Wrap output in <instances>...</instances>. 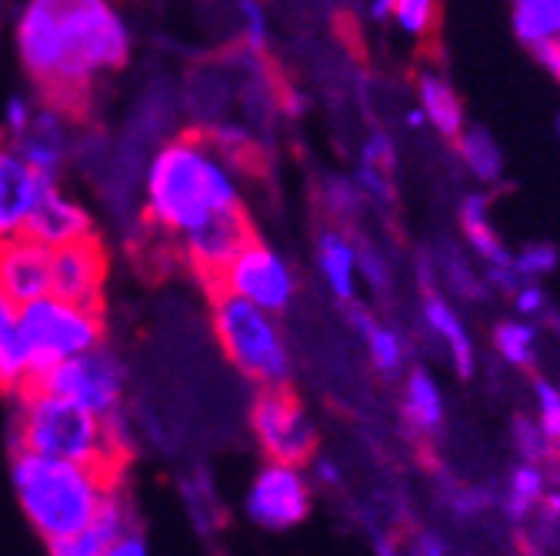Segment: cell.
I'll use <instances>...</instances> for the list:
<instances>
[{"instance_id":"cell-9","label":"cell","mask_w":560,"mask_h":556,"mask_svg":"<svg viewBox=\"0 0 560 556\" xmlns=\"http://www.w3.org/2000/svg\"><path fill=\"white\" fill-rule=\"evenodd\" d=\"M247 430L264 460L307 466L320 450V430L314 416L291 387L257 390L247 410Z\"/></svg>"},{"instance_id":"cell-35","label":"cell","mask_w":560,"mask_h":556,"mask_svg":"<svg viewBox=\"0 0 560 556\" xmlns=\"http://www.w3.org/2000/svg\"><path fill=\"white\" fill-rule=\"evenodd\" d=\"M560 263V250L547 240H534L527 244L524 250L514 253V273L517 281H544V276H550Z\"/></svg>"},{"instance_id":"cell-44","label":"cell","mask_w":560,"mask_h":556,"mask_svg":"<svg viewBox=\"0 0 560 556\" xmlns=\"http://www.w3.org/2000/svg\"><path fill=\"white\" fill-rule=\"evenodd\" d=\"M527 50L534 54V60L550 74V81L560 84V37L540 40V44H534V47H527Z\"/></svg>"},{"instance_id":"cell-26","label":"cell","mask_w":560,"mask_h":556,"mask_svg":"<svg viewBox=\"0 0 560 556\" xmlns=\"http://www.w3.org/2000/svg\"><path fill=\"white\" fill-rule=\"evenodd\" d=\"M454 151L460 157V164L467 167V174L483 184V187H494L504 180V151L498 144V137L490 133L487 127L474 123V127H464V133L454 141Z\"/></svg>"},{"instance_id":"cell-32","label":"cell","mask_w":560,"mask_h":556,"mask_svg":"<svg viewBox=\"0 0 560 556\" xmlns=\"http://www.w3.org/2000/svg\"><path fill=\"white\" fill-rule=\"evenodd\" d=\"M234 14H237V34L244 50L260 54L270 47V17L264 0H234Z\"/></svg>"},{"instance_id":"cell-18","label":"cell","mask_w":560,"mask_h":556,"mask_svg":"<svg viewBox=\"0 0 560 556\" xmlns=\"http://www.w3.org/2000/svg\"><path fill=\"white\" fill-rule=\"evenodd\" d=\"M400 421L410 437L434 440L447 427V393L431 367L410 364L400 377Z\"/></svg>"},{"instance_id":"cell-7","label":"cell","mask_w":560,"mask_h":556,"mask_svg":"<svg viewBox=\"0 0 560 556\" xmlns=\"http://www.w3.org/2000/svg\"><path fill=\"white\" fill-rule=\"evenodd\" d=\"M34 383L91 410L101 421H110V416L127 410L130 367L110 343H101L74 360H63V364L40 370Z\"/></svg>"},{"instance_id":"cell-2","label":"cell","mask_w":560,"mask_h":556,"mask_svg":"<svg viewBox=\"0 0 560 556\" xmlns=\"http://www.w3.org/2000/svg\"><path fill=\"white\" fill-rule=\"evenodd\" d=\"M144 221L171 244L234 206H244L241 164L203 130L174 133L151 154L140 184Z\"/></svg>"},{"instance_id":"cell-23","label":"cell","mask_w":560,"mask_h":556,"mask_svg":"<svg viewBox=\"0 0 560 556\" xmlns=\"http://www.w3.org/2000/svg\"><path fill=\"white\" fill-rule=\"evenodd\" d=\"M350 323H354V333L364 343V354L381 377H404L410 370V343L397 327L377 320L358 304L350 307Z\"/></svg>"},{"instance_id":"cell-22","label":"cell","mask_w":560,"mask_h":556,"mask_svg":"<svg viewBox=\"0 0 560 556\" xmlns=\"http://www.w3.org/2000/svg\"><path fill=\"white\" fill-rule=\"evenodd\" d=\"M37 380V364L24 336L21 307L0 297V390L8 397L27 390Z\"/></svg>"},{"instance_id":"cell-29","label":"cell","mask_w":560,"mask_h":556,"mask_svg":"<svg viewBox=\"0 0 560 556\" xmlns=\"http://www.w3.org/2000/svg\"><path fill=\"white\" fill-rule=\"evenodd\" d=\"M320 206L324 214L334 221V227L347 230V224H354L364 214V193L358 187V180H347V177H327L320 187Z\"/></svg>"},{"instance_id":"cell-45","label":"cell","mask_w":560,"mask_h":556,"mask_svg":"<svg viewBox=\"0 0 560 556\" xmlns=\"http://www.w3.org/2000/svg\"><path fill=\"white\" fill-rule=\"evenodd\" d=\"M397 11V0H371V17L374 21H390Z\"/></svg>"},{"instance_id":"cell-15","label":"cell","mask_w":560,"mask_h":556,"mask_svg":"<svg viewBox=\"0 0 560 556\" xmlns=\"http://www.w3.org/2000/svg\"><path fill=\"white\" fill-rule=\"evenodd\" d=\"M27 237L44 244L47 250H60L97 237V224L91 206L78 193H70L60 184H47L27 221Z\"/></svg>"},{"instance_id":"cell-21","label":"cell","mask_w":560,"mask_h":556,"mask_svg":"<svg viewBox=\"0 0 560 556\" xmlns=\"http://www.w3.org/2000/svg\"><path fill=\"white\" fill-rule=\"evenodd\" d=\"M557 483L553 466L550 463H537V460H517L508 470L504 490H501V513L514 523V527H527L534 520V513L540 510L544 497L550 494V486Z\"/></svg>"},{"instance_id":"cell-13","label":"cell","mask_w":560,"mask_h":556,"mask_svg":"<svg viewBox=\"0 0 560 556\" xmlns=\"http://www.w3.org/2000/svg\"><path fill=\"white\" fill-rule=\"evenodd\" d=\"M457 224L470 253L480 260L487 284L498 287L501 294H511L521 281L514 273V250H508V244L501 240L494 224H490V197L480 190L467 193L457 206Z\"/></svg>"},{"instance_id":"cell-10","label":"cell","mask_w":560,"mask_h":556,"mask_svg":"<svg viewBox=\"0 0 560 556\" xmlns=\"http://www.w3.org/2000/svg\"><path fill=\"white\" fill-rule=\"evenodd\" d=\"M228 294H237L241 300H250L260 310L270 314H288L298 304L301 294V276L298 267L270 247L267 240L254 237L221 273V281L214 284Z\"/></svg>"},{"instance_id":"cell-36","label":"cell","mask_w":560,"mask_h":556,"mask_svg":"<svg viewBox=\"0 0 560 556\" xmlns=\"http://www.w3.org/2000/svg\"><path fill=\"white\" fill-rule=\"evenodd\" d=\"M37 104H40V94L37 91H18V94H11L4 100V107H0V137H8V141H11V137H18L31 123Z\"/></svg>"},{"instance_id":"cell-24","label":"cell","mask_w":560,"mask_h":556,"mask_svg":"<svg viewBox=\"0 0 560 556\" xmlns=\"http://www.w3.org/2000/svg\"><path fill=\"white\" fill-rule=\"evenodd\" d=\"M417 107L424 110L434 133L444 137V141H451V144L467 127L460 94L454 91V84L441 71H434V67H424V71L417 74Z\"/></svg>"},{"instance_id":"cell-37","label":"cell","mask_w":560,"mask_h":556,"mask_svg":"<svg viewBox=\"0 0 560 556\" xmlns=\"http://www.w3.org/2000/svg\"><path fill=\"white\" fill-rule=\"evenodd\" d=\"M511 307H514V317H524V320H544L550 314V300H547V291L544 284L537 281H521L511 294Z\"/></svg>"},{"instance_id":"cell-39","label":"cell","mask_w":560,"mask_h":556,"mask_svg":"<svg viewBox=\"0 0 560 556\" xmlns=\"http://www.w3.org/2000/svg\"><path fill=\"white\" fill-rule=\"evenodd\" d=\"M381 556H451V546L438 533L420 530L407 543H381Z\"/></svg>"},{"instance_id":"cell-20","label":"cell","mask_w":560,"mask_h":556,"mask_svg":"<svg viewBox=\"0 0 560 556\" xmlns=\"http://www.w3.org/2000/svg\"><path fill=\"white\" fill-rule=\"evenodd\" d=\"M314 267L320 273V281L327 294L343 304H358V287H361V257H358V240L340 227H324L317 230L314 240Z\"/></svg>"},{"instance_id":"cell-12","label":"cell","mask_w":560,"mask_h":556,"mask_svg":"<svg viewBox=\"0 0 560 556\" xmlns=\"http://www.w3.org/2000/svg\"><path fill=\"white\" fill-rule=\"evenodd\" d=\"M11 144L21 151V157L47 180L60 184L67 164L78 154V133H74V110L40 97L31 123L11 137Z\"/></svg>"},{"instance_id":"cell-6","label":"cell","mask_w":560,"mask_h":556,"mask_svg":"<svg viewBox=\"0 0 560 556\" xmlns=\"http://www.w3.org/2000/svg\"><path fill=\"white\" fill-rule=\"evenodd\" d=\"M21 323H24V336L34 354L37 374L107 343L104 307H84V304L63 300L54 294L24 304Z\"/></svg>"},{"instance_id":"cell-17","label":"cell","mask_w":560,"mask_h":556,"mask_svg":"<svg viewBox=\"0 0 560 556\" xmlns=\"http://www.w3.org/2000/svg\"><path fill=\"white\" fill-rule=\"evenodd\" d=\"M50 253L27 234L0 240V297L24 307L50 294Z\"/></svg>"},{"instance_id":"cell-19","label":"cell","mask_w":560,"mask_h":556,"mask_svg":"<svg viewBox=\"0 0 560 556\" xmlns=\"http://www.w3.org/2000/svg\"><path fill=\"white\" fill-rule=\"evenodd\" d=\"M420 327H424V333L444 351V357L457 377H464V380L474 377L477 343H474L467 320L460 317V310L447 297H441L438 291L424 294V300H420Z\"/></svg>"},{"instance_id":"cell-42","label":"cell","mask_w":560,"mask_h":556,"mask_svg":"<svg viewBox=\"0 0 560 556\" xmlns=\"http://www.w3.org/2000/svg\"><path fill=\"white\" fill-rule=\"evenodd\" d=\"M307 473H311L314 486H324V490H340L343 480H347L343 463H340L337 457H330V453H320V450H317L314 460L307 463Z\"/></svg>"},{"instance_id":"cell-3","label":"cell","mask_w":560,"mask_h":556,"mask_svg":"<svg viewBox=\"0 0 560 556\" xmlns=\"http://www.w3.org/2000/svg\"><path fill=\"white\" fill-rule=\"evenodd\" d=\"M124 470H104L88 463L54 460L40 453L11 450V490L31 523L47 543H60L84 533L104 510L114 480Z\"/></svg>"},{"instance_id":"cell-14","label":"cell","mask_w":560,"mask_h":556,"mask_svg":"<svg viewBox=\"0 0 560 556\" xmlns=\"http://www.w3.org/2000/svg\"><path fill=\"white\" fill-rule=\"evenodd\" d=\"M107 250L97 237L50 253V294L84 307H104Z\"/></svg>"},{"instance_id":"cell-40","label":"cell","mask_w":560,"mask_h":556,"mask_svg":"<svg viewBox=\"0 0 560 556\" xmlns=\"http://www.w3.org/2000/svg\"><path fill=\"white\" fill-rule=\"evenodd\" d=\"M361 164L377 167V170L394 177V170H397V144L390 141V133L377 130V133L368 137L364 147H361Z\"/></svg>"},{"instance_id":"cell-8","label":"cell","mask_w":560,"mask_h":556,"mask_svg":"<svg viewBox=\"0 0 560 556\" xmlns=\"http://www.w3.org/2000/svg\"><path fill=\"white\" fill-rule=\"evenodd\" d=\"M314 490L307 466L260 460L241 494V513L260 533H291L314 513Z\"/></svg>"},{"instance_id":"cell-41","label":"cell","mask_w":560,"mask_h":556,"mask_svg":"<svg viewBox=\"0 0 560 556\" xmlns=\"http://www.w3.org/2000/svg\"><path fill=\"white\" fill-rule=\"evenodd\" d=\"M101 556H154V549H151V540H148L144 527H130V530L117 533L101 549Z\"/></svg>"},{"instance_id":"cell-30","label":"cell","mask_w":560,"mask_h":556,"mask_svg":"<svg viewBox=\"0 0 560 556\" xmlns=\"http://www.w3.org/2000/svg\"><path fill=\"white\" fill-rule=\"evenodd\" d=\"M530 416L547 443L560 453V383L553 377L537 374L530 380Z\"/></svg>"},{"instance_id":"cell-47","label":"cell","mask_w":560,"mask_h":556,"mask_svg":"<svg viewBox=\"0 0 560 556\" xmlns=\"http://www.w3.org/2000/svg\"><path fill=\"white\" fill-rule=\"evenodd\" d=\"M524 556H544V553H537V549H527Z\"/></svg>"},{"instance_id":"cell-4","label":"cell","mask_w":560,"mask_h":556,"mask_svg":"<svg viewBox=\"0 0 560 556\" xmlns=\"http://www.w3.org/2000/svg\"><path fill=\"white\" fill-rule=\"evenodd\" d=\"M8 443L11 450H24V453H40L54 460L104 466V470H124L107 421L37 383L11 397Z\"/></svg>"},{"instance_id":"cell-46","label":"cell","mask_w":560,"mask_h":556,"mask_svg":"<svg viewBox=\"0 0 560 556\" xmlns=\"http://www.w3.org/2000/svg\"><path fill=\"white\" fill-rule=\"evenodd\" d=\"M553 130H557V141H560V114L553 117Z\"/></svg>"},{"instance_id":"cell-33","label":"cell","mask_w":560,"mask_h":556,"mask_svg":"<svg viewBox=\"0 0 560 556\" xmlns=\"http://www.w3.org/2000/svg\"><path fill=\"white\" fill-rule=\"evenodd\" d=\"M390 21L400 27V34L428 40L438 31L441 4H438V0H397V11H394Z\"/></svg>"},{"instance_id":"cell-16","label":"cell","mask_w":560,"mask_h":556,"mask_svg":"<svg viewBox=\"0 0 560 556\" xmlns=\"http://www.w3.org/2000/svg\"><path fill=\"white\" fill-rule=\"evenodd\" d=\"M47 180L21 157V151L0 137V240L27 234V221Z\"/></svg>"},{"instance_id":"cell-31","label":"cell","mask_w":560,"mask_h":556,"mask_svg":"<svg viewBox=\"0 0 560 556\" xmlns=\"http://www.w3.org/2000/svg\"><path fill=\"white\" fill-rule=\"evenodd\" d=\"M431 267H434V263H431ZM434 270L451 284L454 297H464V300H474L477 294L483 297V291L490 287V284H487V276H483V270H474V267L467 263V257H464L460 250H454L451 244L441 250V260H438Z\"/></svg>"},{"instance_id":"cell-34","label":"cell","mask_w":560,"mask_h":556,"mask_svg":"<svg viewBox=\"0 0 560 556\" xmlns=\"http://www.w3.org/2000/svg\"><path fill=\"white\" fill-rule=\"evenodd\" d=\"M511 447L517 453V460H537V463H557L560 453L547 443V437L540 434V427L534 424V416H517L511 427Z\"/></svg>"},{"instance_id":"cell-27","label":"cell","mask_w":560,"mask_h":556,"mask_svg":"<svg viewBox=\"0 0 560 556\" xmlns=\"http://www.w3.org/2000/svg\"><path fill=\"white\" fill-rule=\"evenodd\" d=\"M177 494H180L184 517L190 520V527L200 536H210L218 530V523L224 517V504H221V490H218V483L210 480V473H203V470L184 473L177 480Z\"/></svg>"},{"instance_id":"cell-5","label":"cell","mask_w":560,"mask_h":556,"mask_svg":"<svg viewBox=\"0 0 560 556\" xmlns=\"http://www.w3.org/2000/svg\"><path fill=\"white\" fill-rule=\"evenodd\" d=\"M210 327H214L221 354L247 383L257 390L291 387L294 351L277 314L260 310L221 287H210Z\"/></svg>"},{"instance_id":"cell-11","label":"cell","mask_w":560,"mask_h":556,"mask_svg":"<svg viewBox=\"0 0 560 556\" xmlns=\"http://www.w3.org/2000/svg\"><path fill=\"white\" fill-rule=\"evenodd\" d=\"M254 224L247 217L244 206H234V211H224L218 217L203 221L200 227H194L190 234H184L174 247L180 253V260L200 276L207 287H214L221 281V273L228 270V263L254 240Z\"/></svg>"},{"instance_id":"cell-25","label":"cell","mask_w":560,"mask_h":556,"mask_svg":"<svg viewBox=\"0 0 560 556\" xmlns=\"http://www.w3.org/2000/svg\"><path fill=\"white\" fill-rule=\"evenodd\" d=\"M540 346H544V330L537 320H524V317H504L490 330V351L494 357L517 370V374H530L540 364Z\"/></svg>"},{"instance_id":"cell-43","label":"cell","mask_w":560,"mask_h":556,"mask_svg":"<svg viewBox=\"0 0 560 556\" xmlns=\"http://www.w3.org/2000/svg\"><path fill=\"white\" fill-rule=\"evenodd\" d=\"M490 504H494V494L480 490V486H454L451 494V510L457 517H480Z\"/></svg>"},{"instance_id":"cell-1","label":"cell","mask_w":560,"mask_h":556,"mask_svg":"<svg viewBox=\"0 0 560 556\" xmlns=\"http://www.w3.org/2000/svg\"><path fill=\"white\" fill-rule=\"evenodd\" d=\"M11 40L31 87L70 110L133 54V27L117 0H21Z\"/></svg>"},{"instance_id":"cell-38","label":"cell","mask_w":560,"mask_h":556,"mask_svg":"<svg viewBox=\"0 0 560 556\" xmlns=\"http://www.w3.org/2000/svg\"><path fill=\"white\" fill-rule=\"evenodd\" d=\"M358 257H361V281H368L374 287V294L384 297L394 284V270H390L387 257L371 244H358Z\"/></svg>"},{"instance_id":"cell-28","label":"cell","mask_w":560,"mask_h":556,"mask_svg":"<svg viewBox=\"0 0 560 556\" xmlns=\"http://www.w3.org/2000/svg\"><path fill=\"white\" fill-rule=\"evenodd\" d=\"M511 24L524 47L560 37V0H511Z\"/></svg>"},{"instance_id":"cell-48","label":"cell","mask_w":560,"mask_h":556,"mask_svg":"<svg viewBox=\"0 0 560 556\" xmlns=\"http://www.w3.org/2000/svg\"><path fill=\"white\" fill-rule=\"evenodd\" d=\"M0 4H4V0H0Z\"/></svg>"}]
</instances>
